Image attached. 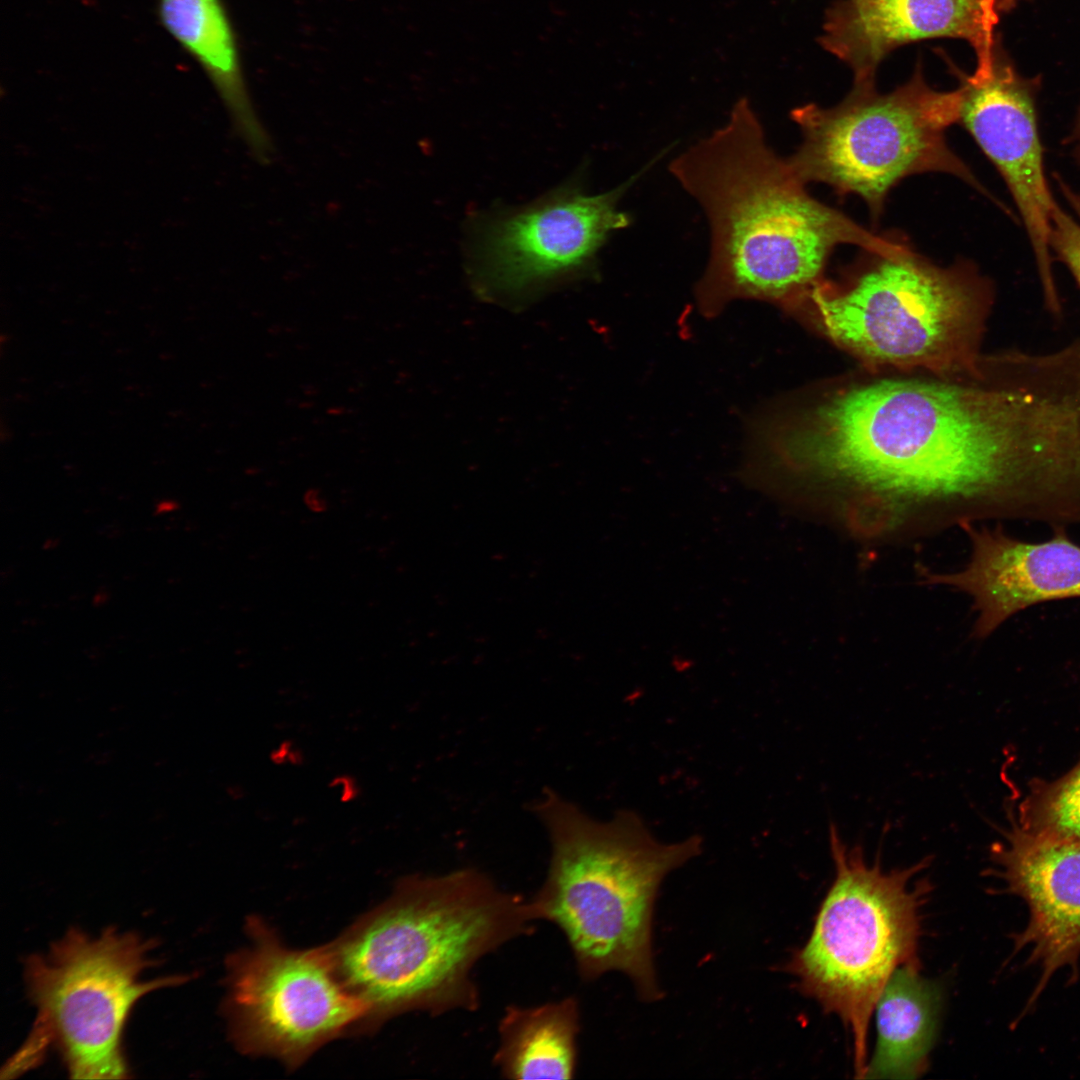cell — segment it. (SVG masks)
<instances>
[{
    "label": "cell",
    "instance_id": "cell-14",
    "mask_svg": "<svg viewBox=\"0 0 1080 1080\" xmlns=\"http://www.w3.org/2000/svg\"><path fill=\"white\" fill-rule=\"evenodd\" d=\"M995 874L1021 898L1029 918L1015 936V950L1041 968L1036 995L1059 969L1080 956V842L1063 841L1013 826L992 849Z\"/></svg>",
    "mask_w": 1080,
    "mask_h": 1080
},
{
    "label": "cell",
    "instance_id": "cell-18",
    "mask_svg": "<svg viewBox=\"0 0 1080 1080\" xmlns=\"http://www.w3.org/2000/svg\"><path fill=\"white\" fill-rule=\"evenodd\" d=\"M1019 810L1024 830L1080 842V762L1055 781L1034 784Z\"/></svg>",
    "mask_w": 1080,
    "mask_h": 1080
},
{
    "label": "cell",
    "instance_id": "cell-12",
    "mask_svg": "<svg viewBox=\"0 0 1080 1080\" xmlns=\"http://www.w3.org/2000/svg\"><path fill=\"white\" fill-rule=\"evenodd\" d=\"M1011 0H841L827 11L822 47L846 63L854 84L875 83L878 65L901 45L940 37L967 41L977 57L970 78L994 67L998 11Z\"/></svg>",
    "mask_w": 1080,
    "mask_h": 1080
},
{
    "label": "cell",
    "instance_id": "cell-6",
    "mask_svg": "<svg viewBox=\"0 0 1080 1080\" xmlns=\"http://www.w3.org/2000/svg\"><path fill=\"white\" fill-rule=\"evenodd\" d=\"M829 844L835 879L809 940L787 970L803 994L840 1018L852 1039L856 1077L864 1078L877 999L899 967L917 961L920 910L931 886L926 878L912 879L932 858L884 871L879 857L872 865L861 846L848 847L833 822Z\"/></svg>",
    "mask_w": 1080,
    "mask_h": 1080
},
{
    "label": "cell",
    "instance_id": "cell-9",
    "mask_svg": "<svg viewBox=\"0 0 1080 1080\" xmlns=\"http://www.w3.org/2000/svg\"><path fill=\"white\" fill-rule=\"evenodd\" d=\"M638 177L597 195L567 182L527 205L479 217L468 263L476 294L520 308L585 274L609 235L630 225L618 203Z\"/></svg>",
    "mask_w": 1080,
    "mask_h": 1080
},
{
    "label": "cell",
    "instance_id": "cell-7",
    "mask_svg": "<svg viewBox=\"0 0 1080 1080\" xmlns=\"http://www.w3.org/2000/svg\"><path fill=\"white\" fill-rule=\"evenodd\" d=\"M962 89L937 91L917 65L911 79L890 93L875 83L854 84L839 104H806L791 112L803 139L787 163L805 185L831 186L854 194L878 220L890 190L924 172L952 174L983 191L950 149L946 129L959 122Z\"/></svg>",
    "mask_w": 1080,
    "mask_h": 1080
},
{
    "label": "cell",
    "instance_id": "cell-5",
    "mask_svg": "<svg viewBox=\"0 0 1080 1080\" xmlns=\"http://www.w3.org/2000/svg\"><path fill=\"white\" fill-rule=\"evenodd\" d=\"M863 256L789 313L869 369L954 376L979 367L995 296L989 279L968 262L940 267L910 247Z\"/></svg>",
    "mask_w": 1080,
    "mask_h": 1080
},
{
    "label": "cell",
    "instance_id": "cell-17",
    "mask_svg": "<svg viewBox=\"0 0 1080 1080\" xmlns=\"http://www.w3.org/2000/svg\"><path fill=\"white\" fill-rule=\"evenodd\" d=\"M579 1006L573 997L535 1007L511 1005L499 1023L494 1056L510 1079H570L577 1064Z\"/></svg>",
    "mask_w": 1080,
    "mask_h": 1080
},
{
    "label": "cell",
    "instance_id": "cell-4",
    "mask_svg": "<svg viewBox=\"0 0 1080 1080\" xmlns=\"http://www.w3.org/2000/svg\"><path fill=\"white\" fill-rule=\"evenodd\" d=\"M534 810L551 843L547 876L530 900L536 920L563 932L584 980L619 971L641 1000L657 1001L654 902L663 879L701 853L702 838L663 842L635 811L597 820L553 791Z\"/></svg>",
    "mask_w": 1080,
    "mask_h": 1080
},
{
    "label": "cell",
    "instance_id": "cell-3",
    "mask_svg": "<svg viewBox=\"0 0 1080 1080\" xmlns=\"http://www.w3.org/2000/svg\"><path fill=\"white\" fill-rule=\"evenodd\" d=\"M537 921L531 901L467 868L402 879L392 896L324 946L335 975L383 1021L410 1010L473 1011L474 965Z\"/></svg>",
    "mask_w": 1080,
    "mask_h": 1080
},
{
    "label": "cell",
    "instance_id": "cell-15",
    "mask_svg": "<svg viewBox=\"0 0 1080 1080\" xmlns=\"http://www.w3.org/2000/svg\"><path fill=\"white\" fill-rule=\"evenodd\" d=\"M942 1003L940 986L920 973L918 960L899 967L874 1007L877 1041L864 1078L922 1076L938 1034Z\"/></svg>",
    "mask_w": 1080,
    "mask_h": 1080
},
{
    "label": "cell",
    "instance_id": "cell-19",
    "mask_svg": "<svg viewBox=\"0 0 1080 1080\" xmlns=\"http://www.w3.org/2000/svg\"><path fill=\"white\" fill-rule=\"evenodd\" d=\"M1062 187L1073 213L1056 206L1050 219L1049 245L1080 287V195Z\"/></svg>",
    "mask_w": 1080,
    "mask_h": 1080
},
{
    "label": "cell",
    "instance_id": "cell-20",
    "mask_svg": "<svg viewBox=\"0 0 1080 1080\" xmlns=\"http://www.w3.org/2000/svg\"><path fill=\"white\" fill-rule=\"evenodd\" d=\"M1076 136H1077V148H1078V151L1080 153V115H1079L1078 125H1077V129H1076Z\"/></svg>",
    "mask_w": 1080,
    "mask_h": 1080
},
{
    "label": "cell",
    "instance_id": "cell-8",
    "mask_svg": "<svg viewBox=\"0 0 1080 1080\" xmlns=\"http://www.w3.org/2000/svg\"><path fill=\"white\" fill-rule=\"evenodd\" d=\"M156 943L134 932L107 928L98 936L72 928L49 950L25 961L24 980L37 1015L6 1072L18 1073L54 1047L71 1078H127L124 1026L146 994L180 985L184 975L143 980Z\"/></svg>",
    "mask_w": 1080,
    "mask_h": 1080
},
{
    "label": "cell",
    "instance_id": "cell-1",
    "mask_svg": "<svg viewBox=\"0 0 1080 1080\" xmlns=\"http://www.w3.org/2000/svg\"><path fill=\"white\" fill-rule=\"evenodd\" d=\"M865 374L782 404L753 436L762 478L829 494L870 530L951 505L963 521L1062 522L1080 494V389L1052 351L984 353L970 373ZM881 518V517H880Z\"/></svg>",
    "mask_w": 1080,
    "mask_h": 1080
},
{
    "label": "cell",
    "instance_id": "cell-10",
    "mask_svg": "<svg viewBox=\"0 0 1080 1080\" xmlns=\"http://www.w3.org/2000/svg\"><path fill=\"white\" fill-rule=\"evenodd\" d=\"M248 928L252 943L228 961L226 1012L241 1050L296 1066L366 1020V1006L339 981L324 946L290 950L259 920Z\"/></svg>",
    "mask_w": 1080,
    "mask_h": 1080
},
{
    "label": "cell",
    "instance_id": "cell-13",
    "mask_svg": "<svg viewBox=\"0 0 1080 1080\" xmlns=\"http://www.w3.org/2000/svg\"><path fill=\"white\" fill-rule=\"evenodd\" d=\"M972 553L960 571L938 574L921 569L925 583L952 586L973 599L978 613L973 633L992 634L1014 614L1038 603L1080 597V545L1065 527L1042 542L1007 534L1002 526L975 528L961 522Z\"/></svg>",
    "mask_w": 1080,
    "mask_h": 1080
},
{
    "label": "cell",
    "instance_id": "cell-2",
    "mask_svg": "<svg viewBox=\"0 0 1080 1080\" xmlns=\"http://www.w3.org/2000/svg\"><path fill=\"white\" fill-rule=\"evenodd\" d=\"M703 208L710 257L696 284L700 312L714 317L736 299H755L790 312L822 280L841 244L893 253L908 245L871 232L813 198L765 140L746 98L729 120L669 165Z\"/></svg>",
    "mask_w": 1080,
    "mask_h": 1080
},
{
    "label": "cell",
    "instance_id": "cell-11",
    "mask_svg": "<svg viewBox=\"0 0 1080 1080\" xmlns=\"http://www.w3.org/2000/svg\"><path fill=\"white\" fill-rule=\"evenodd\" d=\"M960 87L959 123L1004 178L1027 229L1046 303L1053 312L1059 311L1049 245L1050 219L1058 204L1045 179L1031 92L1009 67L996 61L987 78L968 76Z\"/></svg>",
    "mask_w": 1080,
    "mask_h": 1080
},
{
    "label": "cell",
    "instance_id": "cell-16",
    "mask_svg": "<svg viewBox=\"0 0 1080 1080\" xmlns=\"http://www.w3.org/2000/svg\"><path fill=\"white\" fill-rule=\"evenodd\" d=\"M166 30L206 70L229 109L236 130L259 160L272 146L246 95L235 41L220 0H159Z\"/></svg>",
    "mask_w": 1080,
    "mask_h": 1080
}]
</instances>
